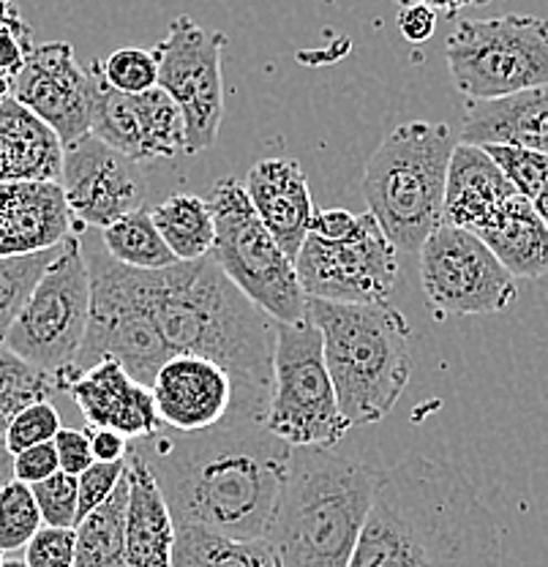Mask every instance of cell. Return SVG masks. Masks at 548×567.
<instances>
[{"label": "cell", "instance_id": "obj_26", "mask_svg": "<svg viewBox=\"0 0 548 567\" xmlns=\"http://www.w3.org/2000/svg\"><path fill=\"white\" fill-rule=\"evenodd\" d=\"M475 235L513 279H540L548 274V227L521 194L508 199Z\"/></svg>", "mask_w": 548, "mask_h": 567}, {"label": "cell", "instance_id": "obj_20", "mask_svg": "<svg viewBox=\"0 0 548 567\" xmlns=\"http://www.w3.org/2000/svg\"><path fill=\"white\" fill-rule=\"evenodd\" d=\"M72 235L74 216L61 183H0V257L50 251Z\"/></svg>", "mask_w": 548, "mask_h": 567}, {"label": "cell", "instance_id": "obj_49", "mask_svg": "<svg viewBox=\"0 0 548 567\" xmlns=\"http://www.w3.org/2000/svg\"><path fill=\"white\" fill-rule=\"evenodd\" d=\"M3 567H28L25 559H6Z\"/></svg>", "mask_w": 548, "mask_h": 567}, {"label": "cell", "instance_id": "obj_42", "mask_svg": "<svg viewBox=\"0 0 548 567\" xmlns=\"http://www.w3.org/2000/svg\"><path fill=\"white\" fill-rule=\"evenodd\" d=\"M399 31L412 44H423L437 31V11L426 9V6H402L399 11Z\"/></svg>", "mask_w": 548, "mask_h": 567}, {"label": "cell", "instance_id": "obj_17", "mask_svg": "<svg viewBox=\"0 0 548 567\" xmlns=\"http://www.w3.org/2000/svg\"><path fill=\"white\" fill-rule=\"evenodd\" d=\"M61 186L74 221L96 229H107L145 203V177L139 164L93 134L66 147Z\"/></svg>", "mask_w": 548, "mask_h": 567}, {"label": "cell", "instance_id": "obj_29", "mask_svg": "<svg viewBox=\"0 0 548 567\" xmlns=\"http://www.w3.org/2000/svg\"><path fill=\"white\" fill-rule=\"evenodd\" d=\"M126 507L128 475H123L115 494L76 524L74 567H126Z\"/></svg>", "mask_w": 548, "mask_h": 567}, {"label": "cell", "instance_id": "obj_50", "mask_svg": "<svg viewBox=\"0 0 548 567\" xmlns=\"http://www.w3.org/2000/svg\"><path fill=\"white\" fill-rule=\"evenodd\" d=\"M3 563H6V559H3V551H0V567H3Z\"/></svg>", "mask_w": 548, "mask_h": 567}, {"label": "cell", "instance_id": "obj_41", "mask_svg": "<svg viewBox=\"0 0 548 567\" xmlns=\"http://www.w3.org/2000/svg\"><path fill=\"white\" fill-rule=\"evenodd\" d=\"M55 472H61L55 442L28 447V451L17 453L14 456V481L28 483V486L46 481V477H52Z\"/></svg>", "mask_w": 548, "mask_h": 567}, {"label": "cell", "instance_id": "obj_28", "mask_svg": "<svg viewBox=\"0 0 548 567\" xmlns=\"http://www.w3.org/2000/svg\"><path fill=\"white\" fill-rule=\"evenodd\" d=\"M173 567H279L268 540H238L192 524H178Z\"/></svg>", "mask_w": 548, "mask_h": 567}, {"label": "cell", "instance_id": "obj_34", "mask_svg": "<svg viewBox=\"0 0 548 567\" xmlns=\"http://www.w3.org/2000/svg\"><path fill=\"white\" fill-rule=\"evenodd\" d=\"M102 71L107 85L115 87L117 93H126V96H139V93L158 87V61L153 50L123 47L102 63Z\"/></svg>", "mask_w": 548, "mask_h": 567}, {"label": "cell", "instance_id": "obj_40", "mask_svg": "<svg viewBox=\"0 0 548 567\" xmlns=\"http://www.w3.org/2000/svg\"><path fill=\"white\" fill-rule=\"evenodd\" d=\"M52 442H55L61 472H66V475L80 477L82 472L91 470V466L96 464L87 429H61Z\"/></svg>", "mask_w": 548, "mask_h": 567}, {"label": "cell", "instance_id": "obj_44", "mask_svg": "<svg viewBox=\"0 0 548 567\" xmlns=\"http://www.w3.org/2000/svg\"><path fill=\"white\" fill-rule=\"evenodd\" d=\"M399 6H426V9L437 11V14H447V17H456L458 11L469 9V6H486L492 0H393Z\"/></svg>", "mask_w": 548, "mask_h": 567}, {"label": "cell", "instance_id": "obj_43", "mask_svg": "<svg viewBox=\"0 0 548 567\" xmlns=\"http://www.w3.org/2000/svg\"><path fill=\"white\" fill-rule=\"evenodd\" d=\"M87 434H91L93 458L102 461V464H117V461L128 458V447H132V442H128L123 434H117V431L91 429V425H87Z\"/></svg>", "mask_w": 548, "mask_h": 567}, {"label": "cell", "instance_id": "obj_38", "mask_svg": "<svg viewBox=\"0 0 548 567\" xmlns=\"http://www.w3.org/2000/svg\"><path fill=\"white\" fill-rule=\"evenodd\" d=\"M76 532L61 527H41L25 546L28 567H74Z\"/></svg>", "mask_w": 548, "mask_h": 567}, {"label": "cell", "instance_id": "obj_7", "mask_svg": "<svg viewBox=\"0 0 548 567\" xmlns=\"http://www.w3.org/2000/svg\"><path fill=\"white\" fill-rule=\"evenodd\" d=\"M216 221L210 257L229 281L279 324L309 317V298L300 287L294 262L257 216L238 177H221L208 194Z\"/></svg>", "mask_w": 548, "mask_h": 567}, {"label": "cell", "instance_id": "obj_24", "mask_svg": "<svg viewBox=\"0 0 548 567\" xmlns=\"http://www.w3.org/2000/svg\"><path fill=\"white\" fill-rule=\"evenodd\" d=\"M462 142L480 147L516 145L548 156V85L494 102H469Z\"/></svg>", "mask_w": 548, "mask_h": 567}, {"label": "cell", "instance_id": "obj_15", "mask_svg": "<svg viewBox=\"0 0 548 567\" xmlns=\"http://www.w3.org/2000/svg\"><path fill=\"white\" fill-rule=\"evenodd\" d=\"M96 99H93V126L91 134L134 164L175 158L186 153V121L178 104L162 91L126 96L104 80L102 63H91Z\"/></svg>", "mask_w": 548, "mask_h": 567}, {"label": "cell", "instance_id": "obj_13", "mask_svg": "<svg viewBox=\"0 0 548 567\" xmlns=\"http://www.w3.org/2000/svg\"><path fill=\"white\" fill-rule=\"evenodd\" d=\"M421 289L440 317L499 315L518 298L516 279L492 248L451 224H442L421 248Z\"/></svg>", "mask_w": 548, "mask_h": 567}, {"label": "cell", "instance_id": "obj_3", "mask_svg": "<svg viewBox=\"0 0 548 567\" xmlns=\"http://www.w3.org/2000/svg\"><path fill=\"white\" fill-rule=\"evenodd\" d=\"M145 292L169 352L199 354L229 371V423H265L273 390V319L224 276L214 257L145 274Z\"/></svg>", "mask_w": 548, "mask_h": 567}, {"label": "cell", "instance_id": "obj_4", "mask_svg": "<svg viewBox=\"0 0 548 567\" xmlns=\"http://www.w3.org/2000/svg\"><path fill=\"white\" fill-rule=\"evenodd\" d=\"M380 472L341 447H292L265 535L279 567H350Z\"/></svg>", "mask_w": 548, "mask_h": 567}, {"label": "cell", "instance_id": "obj_1", "mask_svg": "<svg viewBox=\"0 0 548 567\" xmlns=\"http://www.w3.org/2000/svg\"><path fill=\"white\" fill-rule=\"evenodd\" d=\"M156 477L175 524L265 540L290 472L292 447L265 423L132 442Z\"/></svg>", "mask_w": 548, "mask_h": 567}, {"label": "cell", "instance_id": "obj_35", "mask_svg": "<svg viewBox=\"0 0 548 567\" xmlns=\"http://www.w3.org/2000/svg\"><path fill=\"white\" fill-rule=\"evenodd\" d=\"M486 153L494 158L503 175L508 177L510 186L516 188L521 197L533 203L544 186L548 183V156L538 151H527V147L516 145H486Z\"/></svg>", "mask_w": 548, "mask_h": 567}, {"label": "cell", "instance_id": "obj_8", "mask_svg": "<svg viewBox=\"0 0 548 567\" xmlns=\"http://www.w3.org/2000/svg\"><path fill=\"white\" fill-rule=\"evenodd\" d=\"M91 268V322L74 363V377L102 360H117L137 382L151 388L158 369L173 358L153 319L145 270L117 265L107 251H87Z\"/></svg>", "mask_w": 548, "mask_h": 567}, {"label": "cell", "instance_id": "obj_6", "mask_svg": "<svg viewBox=\"0 0 548 567\" xmlns=\"http://www.w3.org/2000/svg\"><path fill=\"white\" fill-rule=\"evenodd\" d=\"M447 123L410 121L393 128L365 164L361 192L399 251H417L445 224V186L456 151Z\"/></svg>", "mask_w": 548, "mask_h": 567}, {"label": "cell", "instance_id": "obj_9", "mask_svg": "<svg viewBox=\"0 0 548 567\" xmlns=\"http://www.w3.org/2000/svg\"><path fill=\"white\" fill-rule=\"evenodd\" d=\"M91 322V268L82 240L72 235L55 262L41 276L25 309L11 324L3 347L25 363L55 377L66 393L74 380V363Z\"/></svg>", "mask_w": 548, "mask_h": 567}, {"label": "cell", "instance_id": "obj_33", "mask_svg": "<svg viewBox=\"0 0 548 567\" xmlns=\"http://www.w3.org/2000/svg\"><path fill=\"white\" fill-rule=\"evenodd\" d=\"M44 527L31 486L11 481L0 488V551H20Z\"/></svg>", "mask_w": 548, "mask_h": 567}, {"label": "cell", "instance_id": "obj_21", "mask_svg": "<svg viewBox=\"0 0 548 567\" xmlns=\"http://www.w3.org/2000/svg\"><path fill=\"white\" fill-rule=\"evenodd\" d=\"M246 194L265 227L294 262L317 213L300 164L287 156L262 158L246 175Z\"/></svg>", "mask_w": 548, "mask_h": 567}, {"label": "cell", "instance_id": "obj_48", "mask_svg": "<svg viewBox=\"0 0 548 567\" xmlns=\"http://www.w3.org/2000/svg\"><path fill=\"white\" fill-rule=\"evenodd\" d=\"M11 85H14V82L6 80V76H0V102L11 96Z\"/></svg>", "mask_w": 548, "mask_h": 567}, {"label": "cell", "instance_id": "obj_39", "mask_svg": "<svg viewBox=\"0 0 548 567\" xmlns=\"http://www.w3.org/2000/svg\"><path fill=\"white\" fill-rule=\"evenodd\" d=\"M123 475H126V461H117V464H102V461H96L91 470H85L76 477V488H80V522L115 494Z\"/></svg>", "mask_w": 548, "mask_h": 567}, {"label": "cell", "instance_id": "obj_23", "mask_svg": "<svg viewBox=\"0 0 548 567\" xmlns=\"http://www.w3.org/2000/svg\"><path fill=\"white\" fill-rule=\"evenodd\" d=\"M126 475V567H173L178 524L153 472L132 447H128Z\"/></svg>", "mask_w": 548, "mask_h": 567}, {"label": "cell", "instance_id": "obj_5", "mask_svg": "<svg viewBox=\"0 0 548 567\" xmlns=\"http://www.w3.org/2000/svg\"><path fill=\"white\" fill-rule=\"evenodd\" d=\"M325 363L347 423L371 425L391 415L412 377L410 324L391 303L309 300Z\"/></svg>", "mask_w": 548, "mask_h": 567}, {"label": "cell", "instance_id": "obj_11", "mask_svg": "<svg viewBox=\"0 0 548 567\" xmlns=\"http://www.w3.org/2000/svg\"><path fill=\"white\" fill-rule=\"evenodd\" d=\"M445 61L458 91L473 102L548 85V20L533 14L464 20L447 39Z\"/></svg>", "mask_w": 548, "mask_h": 567}, {"label": "cell", "instance_id": "obj_47", "mask_svg": "<svg viewBox=\"0 0 548 567\" xmlns=\"http://www.w3.org/2000/svg\"><path fill=\"white\" fill-rule=\"evenodd\" d=\"M533 208L538 210V216L544 218V224H546V227H548V183H546V186H544V192H540L538 197L533 199Z\"/></svg>", "mask_w": 548, "mask_h": 567}, {"label": "cell", "instance_id": "obj_16", "mask_svg": "<svg viewBox=\"0 0 548 567\" xmlns=\"http://www.w3.org/2000/svg\"><path fill=\"white\" fill-rule=\"evenodd\" d=\"M11 96L44 121L63 147H72L91 134L96 85L91 69L76 63L69 41L33 47L11 85Z\"/></svg>", "mask_w": 548, "mask_h": 567}, {"label": "cell", "instance_id": "obj_25", "mask_svg": "<svg viewBox=\"0 0 548 567\" xmlns=\"http://www.w3.org/2000/svg\"><path fill=\"white\" fill-rule=\"evenodd\" d=\"M63 142L14 96L0 102V183L58 181L63 173Z\"/></svg>", "mask_w": 548, "mask_h": 567}, {"label": "cell", "instance_id": "obj_36", "mask_svg": "<svg viewBox=\"0 0 548 567\" xmlns=\"http://www.w3.org/2000/svg\"><path fill=\"white\" fill-rule=\"evenodd\" d=\"M31 492L37 496L44 527L76 529V524H80V488H76L74 475L55 472L46 481L33 483Z\"/></svg>", "mask_w": 548, "mask_h": 567}, {"label": "cell", "instance_id": "obj_51", "mask_svg": "<svg viewBox=\"0 0 548 567\" xmlns=\"http://www.w3.org/2000/svg\"><path fill=\"white\" fill-rule=\"evenodd\" d=\"M9 3H11V0H9Z\"/></svg>", "mask_w": 548, "mask_h": 567}, {"label": "cell", "instance_id": "obj_31", "mask_svg": "<svg viewBox=\"0 0 548 567\" xmlns=\"http://www.w3.org/2000/svg\"><path fill=\"white\" fill-rule=\"evenodd\" d=\"M52 393H61L55 377L25 363L20 354L0 344V440L25 406L50 401Z\"/></svg>", "mask_w": 548, "mask_h": 567}, {"label": "cell", "instance_id": "obj_14", "mask_svg": "<svg viewBox=\"0 0 548 567\" xmlns=\"http://www.w3.org/2000/svg\"><path fill=\"white\" fill-rule=\"evenodd\" d=\"M227 35L197 25L192 17H175L167 39L158 41V87L178 104L186 121V153L208 151L219 137L224 117L221 52Z\"/></svg>", "mask_w": 548, "mask_h": 567}, {"label": "cell", "instance_id": "obj_19", "mask_svg": "<svg viewBox=\"0 0 548 567\" xmlns=\"http://www.w3.org/2000/svg\"><path fill=\"white\" fill-rule=\"evenodd\" d=\"M66 393L91 429L117 431L128 442L147 440L162 429L153 390L134 380L117 360H102L82 371Z\"/></svg>", "mask_w": 548, "mask_h": 567}, {"label": "cell", "instance_id": "obj_46", "mask_svg": "<svg viewBox=\"0 0 548 567\" xmlns=\"http://www.w3.org/2000/svg\"><path fill=\"white\" fill-rule=\"evenodd\" d=\"M14 481V456L9 453L6 442L0 440V488Z\"/></svg>", "mask_w": 548, "mask_h": 567}, {"label": "cell", "instance_id": "obj_18", "mask_svg": "<svg viewBox=\"0 0 548 567\" xmlns=\"http://www.w3.org/2000/svg\"><path fill=\"white\" fill-rule=\"evenodd\" d=\"M158 417L178 434H203L229 423L235 382L216 360L173 354L153 380Z\"/></svg>", "mask_w": 548, "mask_h": 567}, {"label": "cell", "instance_id": "obj_45", "mask_svg": "<svg viewBox=\"0 0 548 567\" xmlns=\"http://www.w3.org/2000/svg\"><path fill=\"white\" fill-rule=\"evenodd\" d=\"M20 22H25L20 17V11H17L9 0H0V33L11 31V28H17Z\"/></svg>", "mask_w": 548, "mask_h": 567}, {"label": "cell", "instance_id": "obj_22", "mask_svg": "<svg viewBox=\"0 0 548 567\" xmlns=\"http://www.w3.org/2000/svg\"><path fill=\"white\" fill-rule=\"evenodd\" d=\"M516 194L486 147L458 142L447 167L445 210H442L445 224L477 233Z\"/></svg>", "mask_w": 548, "mask_h": 567}, {"label": "cell", "instance_id": "obj_37", "mask_svg": "<svg viewBox=\"0 0 548 567\" xmlns=\"http://www.w3.org/2000/svg\"><path fill=\"white\" fill-rule=\"evenodd\" d=\"M61 429V415H58L55 406H52L50 401H37V404L25 406V410L11 421L3 442L6 447H9L11 456H17V453L28 451V447L52 442Z\"/></svg>", "mask_w": 548, "mask_h": 567}, {"label": "cell", "instance_id": "obj_32", "mask_svg": "<svg viewBox=\"0 0 548 567\" xmlns=\"http://www.w3.org/2000/svg\"><path fill=\"white\" fill-rule=\"evenodd\" d=\"M58 254H61V246L28 254V257H0V344Z\"/></svg>", "mask_w": 548, "mask_h": 567}, {"label": "cell", "instance_id": "obj_30", "mask_svg": "<svg viewBox=\"0 0 548 567\" xmlns=\"http://www.w3.org/2000/svg\"><path fill=\"white\" fill-rule=\"evenodd\" d=\"M102 246L117 265L145 270V274H156V270H167L178 265V257L164 244L162 233H158L147 208L128 213V216L110 224L107 229H102Z\"/></svg>", "mask_w": 548, "mask_h": 567}, {"label": "cell", "instance_id": "obj_27", "mask_svg": "<svg viewBox=\"0 0 548 567\" xmlns=\"http://www.w3.org/2000/svg\"><path fill=\"white\" fill-rule=\"evenodd\" d=\"M158 233L178 262L210 257L216 244V221L208 199L197 194H173L151 210Z\"/></svg>", "mask_w": 548, "mask_h": 567}, {"label": "cell", "instance_id": "obj_10", "mask_svg": "<svg viewBox=\"0 0 548 567\" xmlns=\"http://www.w3.org/2000/svg\"><path fill=\"white\" fill-rule=\"evenodd\" d=\"M265 425L290 447H339L352 429L341 415L322 333L309 317L276 322L273 390Z\"/></svg>", "mask_w": 548, "mask_h": 567}, {"label": "cell", "instance_id": "obj_12", "mask_svg": "<svg viewBox=\"0 0 548 567\" xmlns=\"http://www.w3.org/2000/svg\"><path fill=\"white\" fill-rule=\"evenodd\" d=\"M300 287L309 300L328 303H387L399 284V248L369 210L344 238L306 235L294 259Z\"/></svg>", "mask_w": 548, "mask_h": 567}, {"label": "cell", "instance_id": "obj_2", "mask_svg": "<svg viewBox=\"0 0 548 567\" xmlns=\"http://www.w3.org/2000/svg\"><path fill=\"white\" fill-rule=\"evenodd\" d=\"M350 567H503V540L458 466L412 456L380 472Z\"/></svg>", "mask_w": 548, "mask_h": 567}]
</instances>
